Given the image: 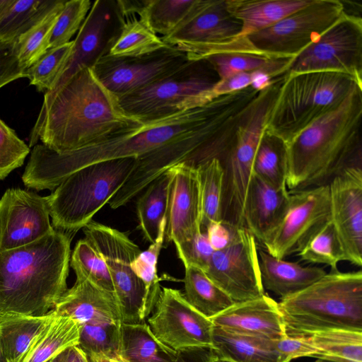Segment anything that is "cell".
Listing matches in <instances>:
<instances>
[{
  "instance_id": "obj_1",
  "label": "cell",
  "mask_w": 362,
  "mask_h": 362,
  "mask_svg": "<svg viewBox=\"0 0 362 362\" xmlns=\"http://www.w3.org/2000/svg\"><path fill=\"white\" fill-rule=\"evenodd\" d=\"M142 122L126 113L118 97L100 82L92 68H85L40 110L28 146L40 140L58 153L70 152L99 144Z\"/></svg>"
},
{
  "instance_id": "obj_2",
  "label": "cell",
  "mask_w": 362,
  "mask_h": 362,
  "mask_svg": "<svg viewBox=\"0 0 362 362\" xmlns=\"http://www.w3.org/2000/svg\"><path fill=\"white\" fill-rule=\"evenodd\" d=\"M214 105L215 98L202 106L143 122L99 144L70 152L58 153L42 144H37L28 163L30 180L38 191H53L69 175L88 165L138 158L197 129L209 117Z\"/></svg>"
},
{
  "instance_id": "obj_3",
  "label": "cell",
  "mask_w": 362,
  "mask_h": 362,
  "mask_svg": "<svg viewBox=\"0 0 362 362\" xmlns=\"http://www.w3.org/2000/svg\"><path fill=\"white\" fill-rule=\"evenodd\" d=\"M255 99V93L249 88L216 96L214 110L199 127L136 158L129 177L108 202L110 207L124 206L179 163L197 165L216 158L223 164Z\"/></svg>"
},
{
  "instance_id": "obj_4",
  "label": "cell",
  "mask_w": 362,
  "mask_h": 362,
  "mask_svg": "<svg viewBox=\"0 0 362 362\" xmlns=\"http://www.w3.org/2000/svg\"><path fill=\"white\" fill-rule=\"evenodd\" d=\"M362 86L314 122L287 146L289 192L328 184L346 167L361 165Z\"/></svg>"
},
{
  "instance_id": "obj_5",
  "label": "cell",
  "mask_w": 362,
  "mask_h": 362,
  "mask_svg": "<svg viewBox=\"0 0 362 362\" xmlns=\"http://www.w3.org/2000/svg\"><path fill=\"white\" fill-rule=\"evenodd\" d=\"M72 236L54 229L26 245L0 252V313L41 316L68 289Z\"/></svg>"
},
{
  "instance_id": "obj_6",
  "label": "cell",
  "mask_w": 362,
  "mask_h": 362,
  "mask_svg": "<svg viewBox=\"0 0 362 362\" xmlns=\"http://www.w3.org/2000/svg\"><path fill=\"white\" fill-rule=\"evenodd\" d=\"M278 304L287 336L330 329L362 332V272L330 270Z\"/></svg>"
},
{
  "instance_id": "obj_7",
  "label": "cell",
  "mask_w": 362,
  "mask_h": 362,
  "mask_svg": "<svg viewBox=\"0 0 362 362\" xmlns=\"http://www.w3.org/2000/svg\"><path fill=\"white\" fill-rule=\"evenodd\" d=\"M362 82L349 74L316 71L286 74L265 129L286 144L337 108Z\"/></svg>"
},
{
  "instance_id": "obj_8",
  "label": "cell",
  "mask_w": 362,
  "mask_h": 362,
  "mask_svg": "<svg viewBox=\"0 0 362 362\" xmlns=\"http://www.w3.org/2000/svg\"><path fill=\"white\" fill-rule=\"evenodd\" d=\"M135 158L95 163L64 180L47 196L54 229L73 237L110 202L134 170Z\"/></svg>"
},
{
  "instance_id": "obj_9",
  "label": "cell",
  "mask_w": 362,
  "mask_h": 362,
  "mask_svg": "<svg viewBox=\"0 0 362 362\" xmlns=\"http://www.w3.org/2000/svg\"><path fill=\"white\" fill-rule=\"evenodd\" d=\"M220 80L206 59L189 60L170 75L119 98L122 109L142 122L153 120L202 106L216 96Z\"/></svg>"
},
{
  "instance_id": "obj_10",
  "label": "cell",
  "mask_w": 362,
  "mask_h": 362,
  "mask_svg": "<svg viewBox=\"0 0 362 362\" xmlns=\"http://www.w3.org/2000/svg\"><path fill=\"white\" fill-rule=\"evenodd\" d=\"M87 239L103 257L114 286L122 323H140L153 312L145 284L132 263L141 252L124 233L91 221L83 228Z\"/></svg>"
},
{
  "instance_id": "obj_11",
  "label": "cell",
  "mask_w": 362,
  "mask_h": 362,
  "mask_svg": "<svg viewBox=\"0 0 362 362\" xmlns=\"http://www.w3.org/2000/svg\"><path fill=\"white\" fill-rule=\"evenodd\" d=\"M339 0H313L273 25L247 36L259 54L270 57L293 58L343 15Z\"/></svg>"
},
{
  "instance_id": "obj_12",
  "label": "cell",
  "mask_w": 362,
  "mask_h": 362,
  "mask_svg": "<svg viewBox=\"0 0 362 362\" xmlns=\"http://www.w3.org/2000/svg\"><path fill=\"white\" fill-rule=\"evenodd\" d=\"M284 78V75L275 77L267 88L259 92L223 165L225 175H228V204L233 223L240 227H243L245 201L257 148Z\"/></svg>"
},
{
  "instance_id": "obj_13",
  "label": "cell",
  "mask_w": 362,
  "mask_h": 362,
  "mask_svg": "<svg viewBox=\"0 0 362 362\" xmlns=\"http://www.w3.org/2000/svg\"><path fill=\"white\" fill-rule=\"evenodd\" d=\"M316 71L343 73L362 82V18L343 13L291 59L286 74Z\"/></svg>"
},
{
  "instance_id": "obj_14",
  "label": "cell",
  "mask_w": 362,
  "mask_h": 362,
  "mask_svg": "<svg viewBox=\"0 0 362 362\" xmlns=\"http://www.w3.org/2000/svg\"><path fill=\"white\" fill-rule=\"evenodd\" d=\"M289 193L281 222L262 243L269 254L279 259L298 253L310 236L331 219L328 184Z\"/></svg>"
},
{
  "instance_id": "obj_15",
  "label": "cell",
  "mask_w": 362,
  "mask_h": 362,
  "mask_svg": "<svg viewBox=\"0 0 362 362\" xmlns=\"http://www.w3.org/2000/svg\"><path fill=\"white\" fill-rule=\"evenodd\" d=\"M124 16L115 0H97L73 40L70 56L53 88L45 93L44 109L56 93L78 71L93 68L107 54L117 37Z\"/></svg>"
},
{
  "instance_id": "obj_16",
  "label": "cell",
  "mask_w": 362,
  "mask_h": 362,
  "mask_svg": "<svg viewBox=\"0 0 362 362\" xmlns=\"http://www.w3.org/2000/svg\"><path fill=\"white\" fill-rule=\"evenodd\" d=\"M204 272L235 303L264 294L257 241L244 227L226 248L214 252Z\"/></svg>"
},
{
  "instance_id": "obj_17",
  "label": "cell",
  "mask_w": 362,
  "mask_h": 362,
  "mask_svg": "<svg viewBox=\"0 0 362 362\" xmlns=\"http://www.w3.org/2000/svg\"><path fill=\"white\" fill-rule=\"evenodd\" d=\"M189 61L185 53L167 45L139 57L106 54L92 69L100 82L119 98L170 75Z\"/></svg>"
},
{
  "instance_id": "obj_18",
  "label": "cell",
  "mask_w": 362,
  "mask_h": 362,
  "mask_svg": "<svg viewBox=\"0 0 362 362\" xmlns=\"http://www.w3.org/2000/svg\"><path fill=\"white\" fill-rule=\"evenodd\" d=\"M153 311L147 324L170 348L177 351L212 348L213 323L192 307L180 290L163 287Z\"/></svg>"
},
{
  "instance_id": "obj_19",
  "label": "cell",
  "mask_w": 362,
  "mask_h": 362,
  "mask_svg": "<svg viewBox=\"0 0 362 362\" xmlns=\"http://www.w3.org/2000/svg\"><path fill=\"white\" fill-rule=\"evenodd\" d=\"M54 230L47 197L9 188L0 199V252L33 243Z\"/></svg>"
},
{
  "instance_id": "obj_20",
  "label": "cell",
  "mask_w": 362,
  "mask_h": 362,
  "mask_svg": "<svg viewBox=\"0 0 362 362\" xmlns=\"http://www.w3.org/2000/svg\"><path fill=\"white\" fill-rule=\"evenodd\" d=\"M226 0H197L182 25L167 37L168 45L186 54L228 43L239 35L242 24L228 11Z\"/></svg>"
},
{
  "instance_id": "obj_21",
  "label": "cell",
  "mask_w": 362,
  "mask_h": 362,
  "mask_svg": "<svg viewBox=\"0 0 362 362\" xmlns=\"http://www.w3.org/2000/svg\"><path fill=\"white\" fill-rule=\"evenodd\" d=\"M331 220L342 244L346 261L362 265V169L345 168L328 183Z\"/></svg>"
},
{
  "instance_id": "obj_22",
  "label": "cell",
  "mask_w": 362,
  "mask_h": 362,
  "mask_svg": "<svg viewBox=\"0 0 362 362\" xmlns=\"http://www.w3.org/2000/svg\"><path fill=\"white\" fill-rule=\"evenodd\" d=\"M164 242L179 246L202 231V207L197 165L181 163L168 170Z\"/></svg>"
},
{
  "instance_id": "obj_23",
  "label": "cell",
  "mask_w": 362,
  "mask_h": 362,
  "mask_svg": "<svg viewBox=\"0 0 362 362\" xmlns=\"http://www.w3.org/2000/svg\"><path fill=\"white\" fill-rule=\"evenodd\" d=\"M210 320L214 326L234 334L272 340L286 336L279 304L265 293L235 303Z\"/></svg>"
},
{
  "instance_id": "obj_24",
  "label": "cell",
  "mask_w": 362,
  "mask_h": 362,
  "mask_svg": "<svg viewBox=\"0 0 362 362\" xmlns=\"http://www.w3.org/2000/svg\"><path fill=\"white\" fill-rule=\"evenodd\" d=\"M52 311L55 315L69 317L79 325L122 323L115 296L83 277H76L73 286L66 290Z\"/></svg>"
},
{
  "instance_id": "obj_25",
  "label": "cell",
  "mask_w": 362,
  "mask_h": 362,
  "mask_svg": "<svg viewBox=\"0 0 362 362\" xmlns=\"http://www.w3.org/2000/svg\"><path fill=\"white\" fill-rule=\"evenodd\" d=\"M290 197L287 187H275L252 175L245 197L243 227L262 244L281 222Z\"/></svg>"
},
{
  "instance_id": "obj_26",
  "label": "cell",
  "mask_w": 362,
  "mask_h": 362,
  "mask_svg": "<svg viewBox=\"0 0 362 362\" xmlns=\"http://www.w3.org/2000/svg\"><path fill=\"white\" fill-rule=\"evenodd\" d=\"M262 284L281 298L293 295L323 276L326 272L320 267H303L297 262L275 257L266 250H258Z\"/></svg>"
},
{
  "instance_id": "obj_27",
  "label": "cell",
  "mask_w": 362,
  "mask_h": 362,
  "mask_svg": "<svg viewBox=\"0 0 362 362\" xmlns=\"http://www.w3.org/2000/svg\"><path fill=\"white\" fill-rule=\"evenodd\" d=\"M313 0H226L229 13L242 24L238 37L267 28Z\"/></svg>"
},
{
  "instance_id": "obj_28",
  "label": "cell",
  "mask_w": 362,
  "mask_h": 362,
  "mask_svg": "<svg viewBox=\"0 0 362 362\" xmlns=\"http://www.w3.org/2000/svg\"><path fill=\"white\" fill-rule=\"evenodd\" d=\"M212 349L218 360L228 362H286L274 340L212 329Z\"/></svg>"
},
{
  "instance_id": "obj_29",
  "label": "cell",
  "mask_w": 362,
  "mask_h": 362,
  "mask_svg": "<svg viewBox=\"0 0 362 362\" xmlns=\"http://www.w3.org/2000/svg\"><path fill=\"white\" fill-rule=\"evenodd\" d=\"M119 356L124 362H185L182 351L160 341L145 322L120 326Z\"/></svg>"
},
{
  "instance_id": "obj_30",
  "label": "cell",
  "mask_w": 362,
  "mask_h": 362,
  "mask_svg": "<svg viewBox=\"0 0 362 362\" xmlns=\"http://www.w3.org/2000/svg\"><path fill=\"white\" fill-rule=\"evenodd\" d=\"M62 0H0V41H14Z\"/></svg>"
},
{
  "instance_id": "obj_31",
  "label": "cell",
  "mask_w": 362,
  "mask_h": 362,
  "mask_svg": "<svg viewBox=\"0 0 362 362\" xmlns=\"http://www.w3.org/2000/svg\"><path fill=\"white\" fill-rule=\"evenodd\" d=\"M54 317L52 310L41 316L0 313V337L8 361L20 362L35 337Z\"/></svg>"
},
{
  "instance_id": "obj_32",
  "label": "cell",
  "mask_w": 362,
  "mask_h": 362,
  "mask_svg": "<svg viewBox=\"0 0 362 362\" xmlns=\"http://www.w3.org/2000/svg\"><path fill=\"white\" fill-rule=\"evenodd\" d=\"M79 327L74 320L54 315L35 337L20 362H46L67 348L77 346Z\"/></svg>"
},
{
  "instance_id": "obj_33",
  "label": "cell",
  "mask_w": 362,
  "mask_h": 362,
  "mask_svg": "<svg viewBox=\"0 0 362 362\" xmlns=\"http://www.w3.org/2000/svg\"><path fill=\"white\" fill-rule=\"evenodd\" d=\"M184 284L186 300L209 319L218 315L235 303L203 270L194 266H185Z\"/></svg>"
},
{
  "instance_id": "obj_34",
  "label": "cell",
  "mask_w": 362,
  "mask_h": 362,
  "mask_svg": "<svg viewBox=\"0 0 362 362\" xmlns=\"http://www.w3.org/2000/svg\"><path fill=\"white\" fill-rule=\"evenodd\" d=\"M161 37L156 34L137 15L124 16L119 33L107 55L139 57L166 47Z\"/></svg>"
},
{
  "instance_id": "obj_35",
  "label": "cell",
  "mask_w": 362,
  "mask_h": 362,
  "mask_svg": "<svg viewBox=\"0 0 362 362\" xmlns=\"http://www.w3.org/2000/svg\"><path fill=\"white\" fill-rule=\"evenodd\" d=\"M286 144L265 128L255 153L252 175L275 187H286Z\"/></svg>"
},
{
  "instance_id": "obj_36",
  "label": "cell",
  "mask_w": 362,
  "mask_h": 362,
  "mask_svg": "<svg viewBox=\"0 0 362 362\" xmlns=\"http://www.w3.org/2000/svg\"><path fill=\"white\" fill-rule=\"evenodd\" d=\"M169 179L168 171L162 174L145 188V192L137 202L139 227L145 239L150 243L157 239L165 218Z\"/></svg>"
},
{
  "instance_id": "obj_37",
  "label": "cell",
  "mask_w": 362,
  "mask_h": 362,
  "mask_svg": "<svg viewBox=\"0 0 362 362\" xmlns=\"http://www.w3.org/2000/svg\"><path fill=\"white\" fill-rule=\"evenodd\" d=\"M306 337L316 350L315 358L337 362H362V332L330 329Z\"/></svg>"
},
{
  "instance_id": "obj_38",
  "label": "cell",
  "mask_w": 362,
  "mask_h": 362,
  "mask_svg": "<svg viewBox=\"0 0 362 362\" xmlns=\"http://www.w3.org/2000/svg\"><path fill=\"white\" fill-rule=\"evenodd\" d=\"M198 173L201 207L202 230L209 223L218 221L222 218V199L225 180V169L216 158L197 165Z\"/></svg>"
},
{
  "instance_id": "obj_39",
  "label": "cell",
  "mask_w": 362,
  "mask_h": 362,
  "mask_svg": "<svg viewBox=\"0 0 362 362\" xmlns=\"http://www.w3.org/2000/svg\"><path fill=\"white\" fill-rule=\"evenodd\" d=\"M197 0H142L137 16L156 33L167 37L187 19Z\"/></svg>"
},
{
  "instance_id": "obj_40",
  "label": "cell",
  "mask_w": 362,
  "mask_h": 362,
  "mask_svg": "<svg viewBox=\"0 0 362 362\" xmlns=\"http://www.w3.org/2000/svg\"><path fill=\"white\" fill-rule=\"evenodd\" d=\"M300 259L312 263L329 266L337 269V264L346 261L342 244L332 220L317 229L298 253Z\"/></svg>"
},
{
  "instance_id": "obj_41",
  "label": "cell",
  "mask_w": 362,
  "mask_h": 362,
  "mask_svg": "<svg viewBox=\"0 0 362 362\" xmlns=\"http://www.w3.org/2000/svg\"><path fill=\"white\" fill-rule=\"evenodd\" d=\"M121 324L110 322L79 325L77 346L86 354L88 359L94 357L121 359Z\"/></svg>"
},
{
  "instance_id": "obj_42",
  "label": "cell",
  "mask_w": 362,
  "mask_h": 362,
  "mask_svg": "<svg viewBox=\"0 0 362 362\" xmlns=\"http://www.w3.org/2000/svg\"><path fill=\"white\" fill-rule=\"evenodd\" d=\"M70 266L76 277H83L115 295L112 280L103 257L85 238L76 243L71 255Z\"/></svg>"
},
{
  "instance_id": "obj_43",
  "label": "cell",
  "mask_w": 362,
  "mask_h": 362,
  "mask_svg": "<svg viewBox=\"0 0 362 362\" xmlns=\"http://www.w3.org/2000/svg\"><path fill=\"white\" fill-rule=\"evenodd\" d=\"M73 47V40L64 45L48 49L25 71L30 84L40 92L50 91L57 81Z\"/></svg>"
},
{
  "instance_id": "obj_44",
  "label": "cell",
  "mask_w": 362,
  "mask_h": 362,
  "mask_svg": "<svg viewBox=\"0 0 362 362\" xmlns=\"http://www.w3.org/2000/svg\"><path fill=\"white\" fill-rule=\"evenodd\" d=\"M65 1L62 0L40 22L15 40L19 59L25 71L49 49L52 28Z\"/></svg>"
},
{
  "instance_id": "obj_45",
  "label": "cell",
  "mask_w": 362,
  "mask_h": 362,
  "mask_svg": "<svg viewBox=\"0 0 362 362\" xmlns=\"http://www.w3.org/2000/svg\"><path fill=\"white\" fill-rule=\"evenodd\" d=\"M89 0L66 1L52 28L49 38V49L71 42L79 30L90 9Z\"/></svg>"
},
{
  "instance_id": "obj_46",
  "label": "cell",
  "mask_w": 362,
  "mask_h": 362,
  "mask_svg": "<svg viewBox=\"0 0 362 362\" xmlns=\"http://www.w3.org/2000/svg\"><path fill=\"white\" fill-rule=\"evenodd\" d=\"M275 58L279 57L240 51H229L213 54L204 59L210 63L221 80L241 72L264 68Z\"/></svg>"
},
{
  "instance_id": "obj_47",
  "label": "cell",
  "mask_w": 362,
  "mask_h": 362,
  "mask_svg": "<svg viewBox=\"0 0 362 362\" xmlns=\"http://www.w3.org/2000/svg\"><path fill=\"white\" fill-rule=\"evenodd\" d=\"M165 220H163L159 235L145 251H141L132 262V267L135 274L145 284L149 294L151 305L155 308L160 293L157 274L158 259L164 243Z\"/></svg>"
},
{
  "instance_id": "obj_48",
  "label": "cell",
  "mask_w": 362,
  "mask_h": 362,
  "mask_svg": "<svg viewBox=\"0 0 362 362\" xmlns=\"http://www.w3.org/2000/svg\"><path fill=\"white\" fill-rule=\"evenodd\" d=\"M30 151L28 145L0 119V180L21 167Z\"/></svg>"
},
{
  "instance_id": "obj_49",
  "label": "cell",
  "mask_w": 362,
  "mask_h": 362,
  "mask_svg": "<svg viewBox=\"0 0 362 362\" xmlns=\"http://www.w3.org/2000/svg\"><path fill=\"white\" fill-rule=\"evenodd\" d=\"M184 266L190 265L204 272L206 269L214 252L206 233L202 230L189 241L175 247Z\"/></svg>"
},
{
  "instance_id": "obj_50",
  "label": "cell",
  "mask_w": 362,
  "mask_h": 362,
  "mask_svg": "<svg viewBox=\"0 0 362 362\" xmlns=\"http://www.w3.org/2000/svg\"><path fill=\"white\" fill-rule=\"evenodd\" d=\"M25 78L16 41H0V88L18 78Z\"/></svg>"
},
{
  "instance_id": "obj_51",
  "label": "cell",
  "mask_w": 362,
  "mask_h": 362,
  "mask_svg": "<svg viewBox=\"0 0 362 362\" xmlns=\"http://www.w3.org/2000/svg\"><path fill=\"white\" fill-rule=\"evenodd\" d=\"M274 346L286 362L299 357H315L316 350L306 336L284 337L274 340Z\"/></svg>"
},
{
  "instance_id": "obj_52",
  "label": "cell",
  "mask_w": 362,
  "mask_h": 362,
  "mask_svg": "<svg viewBox=\"0 0 362 362\" xmlns=\"http://www.w3.org/2000/svg\"><path fill=\"white\" fill-rule=\"evenodd\" d=\"M240 226L224 220L211 222L206 227L209 241L214 251L226 248L234 239Z\"/></svg>"
},
{
  "instance_id": "obj_53",
  "label": "cell",
  "mask_w": 362,
  "mask_h": 362,
  "mask_svg": "<svg viewBox=\"0 0 362 362\" xmlns=\"http://www.w3.org/2000/svg\"><path fill=\"white\" fill-rule=\"evenodd\" d=\"M185 362H216V355L212 348L193 347L181 350Z\"/></svg>"
},
{
  "instance_id": "obj_54",
  "label": "cell",
  "mask_w": 362,
  "mask_h": 362,
  "mask_svg": "<svg viewBox=\"0 0 362 362\" xmlns=\"http://www.w3.org/2000/svg\"><path fill=\"white\" fill-rule=\"evenodd\" d=\"M67 362H90L85 354L77 346H74L70 349Z\"/></svg>"
},
{
  "instance_id": "obj_55",
  "label": "cell",
  "mask_w": 362,
  "mask_h": 362,
  "mask_svg": "<svg viewBox=\"0 0 362 362\" xmlns=\"http://www.w3.org/2000/svg\"><path fill=\"white\" fill-rule=\"evenodd\" d=\"M71 347L67 348L46 362H67Z\"/></svg>"
},
{
  "instance_id": "obj_56",
  "label": "cell",
  "mask_w": 362,
  "mask_h": 362,
  "mask_svg": "<svg viewBox=\"0 0 362 362\" xmlns=\"http://www.w3.org/2000/svg\"><path fill=\"white\" fill-rule=\"evenodd\" d=\"M88 360L90 362H124L122 359L108 358L105 357H94Z\"/></svg>"
},
{
  "instance_id": "obj_57",
  "label": "cell",
  "mask_w": 362,
  "mask_h": 362,
  "mask_svg": "<svg viewBox=\"0 0 362 362\" xmlns=\"http://www.w3.org/2000/svg\"><path fill=\"white\" fill-rule=\"evenodd\" d=\"M0 362H8L5 354L1 339L0 337Z\"/></svg>"
},
{
  "instance_id": "obj_58",
  "label": "cell",
  "mask_w": 362,
  "mask_h": 362,
  "mask_svg": "<svg viewBox=\"0 0 362 362\" xmlns=\"http://www.w3.org/2000/svg\"><path fill=\"white\" fill-rule=\"evenodd\" d=\"M315 362H337L329 359H325V358H317V360Z\"/></svg>"
},
{
  "instance_id": "obj_59",
  "label": "cell",
  "mask_w": 362,
  "mask_h": 362,
  "mask_svg": "<svg viewBox=\"0 0 362 362\" xmlns=\"http://www.w3.org/2000/svg\"><path fill=\"white\" fill-rule=\"evenodd\" d=\"M216 362H228V361L218 360V359L217 358V360L216 361Z\"/></svg>"
}]
</instances>
